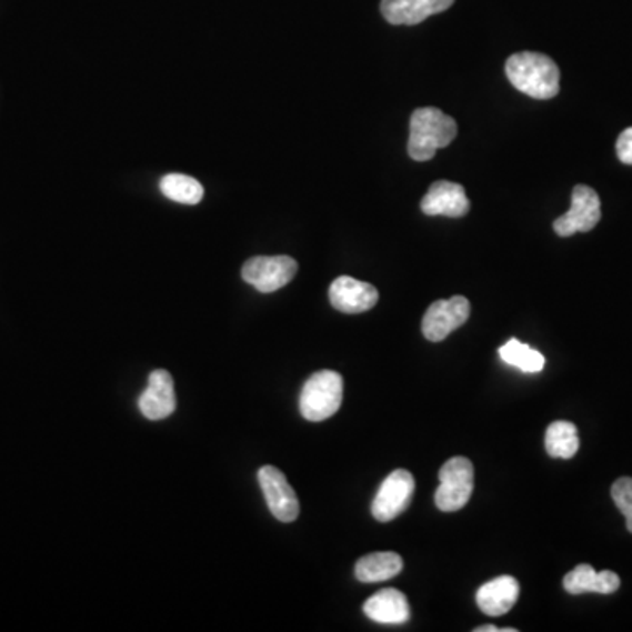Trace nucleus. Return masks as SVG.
<instances>
[{
    "mask_svg": "<svg viewBox=\"0 0 632 632\" xmlns=\"http://www.w3.org/2000/svg\"><path fill=\"white\" fill-rule=\"evenodd\" d=\"M544 449L553 459H571L580 450L576 425L565 420L550 423L544 434Z\"/></svg>",
    "mask_w": 632,
    "mask_h": 632,
    "instance_id": "obj_18",
    "label": "nucleus"
},
{
    "mask_svg": "<svg viewBox=\"0 0 632 632\" xmlns=\"http://www.w3.org/2000/svg\"><path fill=\"white\" fill-rule=\"evenodd\" d=\"M474 489L473 462L453 457L440 471V489L435 490V506L444 513L462 510L470 503Z\"/></svg>",
    "mask_w": 632,
    "mask_h": 632,
    "instance_id": "obj_4",
    "label": "nucleus"
},
{
    "mask_svg": "<svg viewBox=\"0 0 632 632\" xmlns=\"http://www.w3.org/2000/svg\"><path fill=\"white\" fill-rule=\"evenodd\" d=\"M616 156L620 162L632 165V127L625 129L616 139Z\"/></svg>",
    "mask_w": 632,
    "mask_h": 632,
    "instance_id": "obj_22",
    "label": "nucleus"
},
{
    "mask_svg": "<svg viewBox=\"0 0 632 632\" xmlns=\"http://www.w3.org/2000/svg\"><path fill=\"white\" fill-rule=\"evenodd\" d=\"M413 492H415V478L410 471L398 470L390 473L385 482L381 483L371 506L374 519L378 522L398 519L402 511L410 506Z\"/></svg>",
    "mask_w": 632,
    "mask_h": 632,
    "instance_id": "obj_8",
    "label": "nucleus"
},
{
    "mask_svg": "<svg viewBox=\"0 0 632 632\" xmlns=\"http://www.w3.org/2000/svg\"><path fill=\"white\" fill-rule=\"evenodd\" d=\"M260 489L264 492L269 510L280 522L290 524L299 516L298 495L290 486L285 474L272 465H264L259 471Z\"/></svg>",
    "mask_w": 632,
    "mask_h": 632,
    "instance_id": "obj_9",
    "label": "nucleus"
},
{
    "mask_svg": "<svg viewBox=\"0 0 632 632\" xmlns=\"http://www.w3.org/2000/svg\"><path fill=\"white\" fill-rule=\"evenodd\" d=\"M139 410L148 420H163L177 410L174 381L165 369H157L150 374L147 390L139 398Z\"/></svg>",
    "mask_w": 632,
    "mask_h": 632,
    "instance_id": "obj_12",
    "label": "nucleus"
},
{
    "mask_svg": "<svg viewBox=\"0 0 632 632\" xmlns=\"http://www.w3.org/2000/svg\"><path fill=\"white\" fill-rule=\"evenodd\" d=\"M343 402V378L335 371H319L302 387L299 410L310 422H322L338 413Z\"/></svg>",
    "mask_w": 632,
    "mask_h": 632,
    "instance_id": "obj_3",
    "label": "nucleus"
},
{
    "mask_svg": "<svg viewBox=\"0 0 632 632\" xmlns=\"http://www.w3.org/2000/svg\"><path fill=\"white\" fill-rule=\"evenodd\" d=\"M565 592L571 595L589 594H613L620 589L619 574L613 571H598L589 564H580L564 576Z\"/></svg>",
    "mask_w": 632,
    "mask_h": 632,
    "instance_id": "obj_16",
    "label": "nucleus"
},
{
    "mask_svg": "<svg viewBox=\"0 0 632 632\" xmlns=\"http://www.w3.org/2000/svg\"><path fill=\"white\" fill-rule=\"evenodd\" d=\"M612 498L616 508L622 511L628 522L629 532H632V478H619L612 486Z\"/></svg>",
    "mask_w": 632,
    "mask_h": 632,
    "instance_id": "obj_21",
    "label": "nucleus"
},
{
    "mask_svg": "<svg viewBox=\"0 0 632 632\" xmlns=\"http://www.w3.org/2000/svg\"><path fill=\"white\" fill-rule=\"evenodd\" d=\"M470 313V301L462 295L432 302L422 320L423 335L432 343H440L459 327L464 325Z\"/></svg>",
    "mask_w": 632,
    "mask_h": 632,
    "instance_id": "obj_7",
    "label": "nucleus"
},
{
    "mask_svg": "<svg viewBox=\"0 0 632 632\" xmlns=\"http://www.w3.org/2000/svg\"><path fill=\"white\" fill-rule=\"evenodd\" d=\"M455 0H381V14L392 26H419L432 14L443 13Z\"/></svg>",
    "mask_w": 632,
    "mask_h": 632,
    "instance_id": "obj_13",
    "label": "nucleus"
},
{
    "mask_svg": "<svg viewBox=\"0 0 632 632\" xmlns=\"http://www.w3.org/2000/svg\"><path fill=\"white\" fill-rule=\"evenodd\" d=\"M329 299H331L332 307L341 313L359 314L373 310L380 299V293L371 283L355 280V278L340 277L332 281Z\"/></svg>",
    "mask_w": 632,
    "mask_h": 632,
    "instance_id": "obj_10",
    "label": "nucleus"
},
{
    "mask_svg": "<svg viewBox=\"0 0 632 632\" xmlns=\"http://www.w3.org/2000/svg\"><path fill=\"white\" fill-rule=\"evenodd\" d=\"M501 629L495 628V625H482V628L474 629V632H499Z\"/></svg>",
    "mask_w": 632,
    "mask_h": 632,
    "instance_id": "obj_23",
    "label": "nucleus"
},
{
    "mask_svg": "<svg viewBox=\"0 0 632 632\" xmlns=\"http://www.w3.org/2000/svg\"><path fill=\"white\" fill-rule=\"evenodd\" d=\"M420 210L428 217L461 218L470 211V201L462 184L434 181L420 201Z\"/></svg>",
    "mask_w": 632,
    "mask_h": 632,
    "instance_id": "obj_11",
    "label": "nucleus"
},
{
    "mask_svg": "<svg viewBox=\"0 0 632 632\" xmlns=\"http://www.w3.org/2000/svg\"><path fill=\"white\" fill-rule=\"evenodd\" d=\"M402 570V559L395 552L369 553L355 564V576L362 583L387 582L398 576Z\"/></svg>",
    "mask_w": 632,
    "mask_h": 632,
    "instance_id": "obj_17",
    "label": "nucleus"
},
{
    "mask_svg": "<svg viewBox=\"0 0 632 632\" xmlns=\"http://www.w3.org/2000/svg\"><path fill=\"white\" fill-rule=\"evenodd\" d=\"M457 136V123L452 117L438 108H419L410 120L408 153L417 162L434 159L435 151L449 147Z\"/></svg>",
    "mask_w": 632,
    "mask_h": 632,
    "instance_id": "obj_2",
    "label": "nucleus"
},
{
    "mask_svg": "<svg viewBox=\"0 0 632 632\" xmlns=\"http://www.w3.org/2000/svg\"><path fill=\"white\" fill-rule=\"evenodd\" d=\"M160 190L165 198L181 204H199L204 198V189L198 180L184 174H168L160 181Z\"/></svg>",
    "mask_w": 632,
    "mask_h": 632,
    "instance_id": "obj_19",
    "label": "nucleus"
},
{
    "mask_svg": "<svg viewBox=\"0 0 632 632\" xmlns=\"http://www.w3.org/2000/svg\"><path fill=\"white\" fill-rule=\"evenodd\" d=\"M298 274V262L289 255L253 257L241 269L247 283L262 293L277 292Z\"/></svg>",
    "mask_w": 632,
    "mask_h": 632,
    "instance_id": "obj_5",
    "label": "nucleus"
},
{
    "mask_svg": "<svg viewBox=\"0 0 632 632\" xmlns=\"http://www.w3.org/2000/svg\"><path fill=\"white\" fill-rule=\"evenodd\" d=\"M504 71L516 90L538 101H549L561 90V71L546 54L534 51L511 54Z\"/></svg>",
    "mask_w": 632,
    "mask_h": 632,
    "instance_id": "obj_1",
    "label": "nucleus"
},
{
    "mask_svg": "<svg viewBox=\"0 0 632 632\" xmlns=\"http://www.w3.org/2000/svg\"><path fill=\"white\" fill-rule=\"evenodd\" d=\"M364 613L378 624L401 625L410 620V604L398 589H383L365 601Z\"/></svg>",
    "mask_w": 632,
    "mask_h": 632,
    "instance_id": "obj_15",
    "label": "nucleus"
},
{
    "mask_svg": "<svg viewBox=\"0 0 632 632\" xmlns=\"http://www.w3.org/2000/svg\"><path fill=\"white\" fill-rule=\"evenodd\" d=\"M601 220V201L598 192L586 184H576L571 195V210L553 222V231L561 238L576 232H591Z\"/></svg>",
    "mask_w": 632,
    "mask_h": 632,
    "instance_id": "obj_6",
    "label": "nucleus"
},
{
    "mask_svg": "<svg viewBox=\"0 0 632 632\" xmlns=\"http://www.w3.org/2000/svg\"><path fill=\"white\" fill-rule=\"evenodd\" d=\"M520 595V583L513 576H498L483 583L476 592V604L485 615L501 616L515 606Z\"/></svg>",
    "mask_w": 632,
    "mask_h": 632,
    "instance_id": "obj_14",
    "label": "nucleus"
},
{
    "mask_svg": "<svg viewBox=\"0 0 632 632\" xmlns=\"http://www.w3.org/2000/svg\"><path fill=\"white\" fill-rule=\"evenodd\" d=\"M499 355L506 364L515 365L525 373H540L544 368V357L538 350H532L519 340H510L499 348Z\"/></svg>",
    "mask_w": 632,
    "mask_h": 632,
    "instance_id": "obj_20",
    "label": "nucleus"
}]
</instances>
